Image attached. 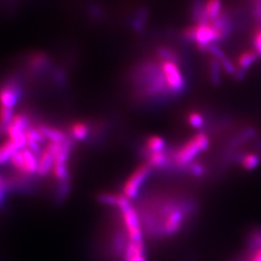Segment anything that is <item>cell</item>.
Segmentation results:
<instances>
[{
  "label": "cell",
  "instance_id": "cell-22",
  "mask_svg": "<svg viewBox=\"0 0 261 261\" xmlns=\"http://www.w3.org/2000/svg\"><path fill=\"white\" fill-rule=\"evenodd\" d=\"M7 190H8V188L6 186V183H5V182H4L2 185H0V205H1V203L3 202V199H4V197H5V194H6Z\"/></svg>",
  "mask_w": 261,
  "mask_h": 261
},
{
  "label": "cell",
  "instance_id": "cell-23",
  "mask_svg": "<svg viewBox=\"0 0 261 261\" xmlns=\"http://www.w3.org/2000/svg\"><path fill=\"white\" fill-rule=\"evenodd\" d=\"M4 182H5V180L3 179V177H2V176H0V185H2V184H3Z\"/></svg>",
  "mask_w": 261,
  "mask_h": 261
},
{
  "label": "cell",
  "instance_id": "cell-1",
  "mask_svg": "<svg viewBox=\"0 0 261 261\" xmlns=\"http://www.w3.org/2000/svg\"><path fill=\"white\" fill-rule=\"evenodd\" d=\"M137 211L143 232L161 239L179 233L195 211V204L186 197L158 195L148 197Z\"/></svg>",
  "mask_w": 261,
  "mask_h": 261
},
{
  "label": "cell",
  "instance_id": "cell-3",
  "mask_svg": "<svg viewBox=\"0 0 261 261\" xmlns=\"http://www.w3.org/2000/svg\"><path fill=\"white\" fill-rule=\"evenodd\" d=\"M182 36L188 42L196 44V47L201 51H207L210 46L217 44V35L210 22L195 23L188 27L183 30Z\"/></svg>",
  "mask_w": 261,
  "mask_h": 261
},
{
  "label": "cell",
  "instance_id": "cell-18",
  "mask_svg": "<svg viewBox=\"0 0 261 261\" xmlns=\"http://www.w3.org/2000/svg\"><path fill=\"white\" fill-rule=\"evenodd\" d=\"M18 151H19V148L9 140L0 145V165L10 161L12 156Z\"/></svg>",
  "mask_w": 261,
  "mask_h": 261
},
{
  "label": "cell",
  "instance_id": "cell-2",
  "mask_svg": "<svg viewBox=\"0 0 261 261\" xmlns=\"http://www.w3.org/2000/svg\"><path fill=\"white\" fill-rule=\"evenodd\" d=\"M210 146L209 136L199 132L192 138L180 144L172 151H169V166L177 168H188L196 163V159Z\"/></svg>",
  "mask_w": 261,
  "mask_h": 261
},
{
  "label": "cell",
  "instance_id": "cell-16",
  "mask_svg": "<svg viewBox=\"0 0 261 261\" xmlns=\"http://www.w3.org/2000/svg\"><path fill=\"white\" fill-rule=\"evenodd\" d=\"M149 12L146 8H140L138 10L132 19V28L136 31L140 32L143 28L146 27L147 19H148Z\"/></svg>",
  "mask_w": 261,
  "mask_h": 261
},
{
  "label": "cell",
  "instance_id": "cell-6",
  "mask_svg": "<svg viewBox=\"0 0 261 261\" xmlns=\"http://www.w3.org/2000/svg\"><path fill=\"white\" fill-rule=\"evenodd\" d=\"M22 87L16 77H10L0 85V107L13 109L21 97Z\"/></svg>",
  "mask_w": 261,
  "mask_h": 261
},
{
  "label": "cell",
  "instance_id": "cell-11",
  "mask_svg": "<svg viewBox=\"0 0 261 261\" xmlns=\"http://www.w3.org/2000/svg\"><path fill=\"white\" fill-rule=\"evenodd\" d=\"M259 58V56L253 50H246L243 51L237 58V74H244L247 70H249Z\"/></svg>",
  "mask_w": 261,
  "mask_h": 261
},
{
  "label": "cell",
  "instance_id": "cell-9",
  "mask_svg": "<svg viewBox=\"0 0 261 261\" xmlns=\"http://www.w3.org/2000/svg\"><path fill=\"white\" fill-rule=\"evenodd\" d=\"M122 258L123 261H147L145 245L135 244L129 241Z\"/></svg>",
  "mask_w": 261,
  "mask_h": 261
},
{
  "label": "cell",
  "instance_id": "cell-20",
  "mask_svg": "<svg viewBox=\"0 0 261 261\" xmlns=\"http://www.w3.org/2000/svg\"><path fill=\"white\" fill-rule=\"evenodd\" d=\"M187 120H188V124L195 129L202 128L205 122L203 114L198 112H189Z\"/></svg>",
  "mask_w": 261,
  "mask_h": 261
},
{
  "label": "cell",
  "instance_id": "cell-17",
  "mask_svg": "<svg viewBox=\"0 0 261 261\" xmlns=\"http://www.w3.org/2000/svg\"><path fill=\"white\" fill-rule=\"evenodd\" d=\"M260 162V157L253 152H248L243 154L239 159V163L241 168L246 170H252L256 168Z\"/></svg>",
  "mask_w": 261,
  "mask_h": 261
},
{
  "label": "cell",
  "instance_id": "cell-10",
  "mask_svg": "<svg viewBox=\"0 0 261 261\" xmlns=\"http://www.w3.org/2000/svg\"><path fill=\"white\" fill-rule=\"evenodd\" d=\"M91 126L87 122H74L69 128V137L75 141H84L91 132Z\"/></svg>",
  "mask_w": 261,
  "mask_h": 261
},
{
  "label": "cell",
  "instance_id": "cell-21",
  "mask_svg": "<svg viewBox=\"0 0 261 261\" xmlns=\"http://www.w3.org/2000/svg\"><path fill=\"white\" fill-rule=\"evenodd\" d=\"M252 49L261 57V25L256 28L252 36Z\"/></svg>",
  "mask_w": 261,
  "mask_h": 261
},
{
  "label": "cell",
  "instance_id": "cell-12",
  "mask_svg": "<svg viewBox=\"0 0 261 261\" xmlns=\"http://www.w3.org/2000/svg\"><path fill=\"white\" fill-rule=\"evenodd\" d=\"M54 166V155L49 150L46 148L39 155L37 174L39 176H46L51 172Z\"/></svg>",
  "mask_w": 261,
  "mask_h": 261
},
{
  "label": "cell",
  "instance_id": "cell-15",
  "mask_svg": "<svg viewBox=\"0 0 261 261\" xmlns=\"http://www.w3.org/2000/svg\"><path fill=\"white\" fill-rule=\"evenodd\" d=\"M222 0H205V14L209 21H213L223 13Z\"/></svg>",
  "mask_w": 261,
  "mask_h": 261
},
{
  "label": "cell",
  "instance_id": "cell-19",
  "mask_svg": "<svg viewBox=\"0 0 261 261\" xmlns=\"http://www.w3.org/2000/svg\"><path fill=\"white\" fill-rule=\"evenodd\" d=\"M157 58L163 59V60L180 61V57L177 51L167 46H162L157 48Z\"/></svg>",
  "mask_w": 261,
  "mask_h": 261
},
{
  "label": "cell",
  "instance_id": "cell-13",
  "mask_svg": "<svg viewBox=\"0 0 261 261\" xmlns=\"http://www.w3.org/2000/svg\"><path fill=\"white\" fill-rule=\"evenodd\" d=\"M37 127L43 134V136L46 138V140H48L49 141L61 142L68 138V136H66L65 133H63L62 130L56 129L55 127H51L47 124H39Z\"/></svg>",
  "mask_w": 261,
  "mask_h": 261
},
{
  "label": "cell",
  "instance_id": "cell-14",
  "mask_svg": "<svg viewBox=\"0 0 261 261\" xmlns=\"http://www.w3.org/2000/svg\"><path fill=\"white\" fill-rule=\"evenodd\" d=\"M164 150H167L165 140L159 136H152L145 141L143 155L146 156L151 153H156V152L164 151Z\"/></svg>",
  "mask_w": 261,
  "mask_h": 261
},
{
  "label": "cell",
  "instance_id": "cell-24",
  "mask_svg": "<svg viewBox=\"0 0 261 261\" xmlns=\"http://www.w3.org/2000/svg\"><path fill=\"white\" fill-rule=\"evenodd\" d=\"M253 2H256V1H259V0H252Z\"/></svg>",
  "mask_w": 261,
  "mask_h": 261
},
{
  "label": "cell",
  "instance_id": "cell-4",
  "mask_svg": "<svg viewBox=\"0 0 261 261\" xmlns=\"http://www.w3.org/2000/svg\"><path fill=\"white\" fill-rule=\"evenodd\" d=\"M160 65L166 77L168 88L173 97H178L185 91L187 88V81L181 67L180 61L163 60L159 59Z\"/></svg>",
  "mask_w": 261,
  "mask_h": 261
},
{
  "label": "cell",
  "instance_id": "cell-5",
  "mask_svg": "<svg viewBox=\"0 0 261 261\" xmlns=\"http://www.w3.org/2000/svg\"><path fill=\"white\" fill-rule=\"evenodd\" d=\"M152 170L153 168L147 163H143L140 167L136 168L134 172L124 182L122 188V195L130 200L136 198L140 193L141 187L143 186V184L149 177Z\"/></svg>",
  "mask_w": 261,
  "mask_h": 261
},
{
  "label": "cell",
  "instance_id": "cell-7",
  "mask_svg": "<svg viewBox=\"0 0 261 261\" xmlns=\"http://www.w3.org/2000/svg\"><path fill=\"white\" fill-rule=\"evenodd\" d=\"M210 24L216 32L218 45L224 42L233 32V21L228 13L224 10L218 19L210 21Z\"/></svg>",
  "mask_w": 261,
  "mask_h": 261
},
{
  "label": "cell",
  "instance_id": "cell-8",
  "mask_svg": "<svg viewBox=\"0 0 261 261\" xmlns=\"http://www.w3.org/2000/svg\"><path fill=\"white\" fill-rule=\"evenodd\" d=\"M28 69L32 73L40 74L45 72L50 66V61L48 56L44 53H33L27 60Z\"/></svg>",
  "mask_w": 261,
  "mask_h": 261
}]
</instances>
